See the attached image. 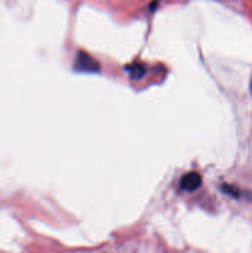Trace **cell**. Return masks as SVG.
<instances>
[{"label": "cell", "mask_w": 252, "mask_h": 253, "mask_svg": "<svg viewBox=\"0 0 252 253\" xmlns=\"http://www.w3.org/2000/svg\"><path fill=\"white\" fill-rule=\"evenodd\" d=\"M76 68L78 69V71L84 72H98L99 63L95 62V59L91 58L89 54L81 51L76 58Z\"/></svg>", "instance_id": "6da1fadb"}, {"label": "cell", "mask_w": 252, "mask_h": 253, "mask_svg": "<svg viewBox=\"0 0 252 253\" xmlns=\"http://www.w3.org/2000/svg\"><path fill=\"white\" fill-rule=\"evenodd\" d=\"M202 185V175L197 172H189L180 179V188L185 192H194Z\"/></svg>", "instance_id": "7a4b0ae2"}, {"label": "cell", "mask_w": 252, "mask_h": 253, "mask_svg": "<svg viewBox=\"0 0 252 253\" xmlns=\"http://www.w3.org/2000/svg\"><path fill=\"white\" fill-rule=\"evenodd\" d=\"M127 71L130 72L131 77H133V78H140L145 73V69H143V67L140 63L131 64V66L127 67Z\"/></svg>", "instance_id": "3957f363"}]
</instances>
